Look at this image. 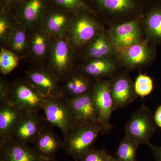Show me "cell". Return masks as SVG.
<instances>
[{"label": "cell", "mask_w": 161, "mask_h": 161, "mask_svg": "<svg viewBox=\"0 0 161 161\" xmlns=\"http://www.w3.org/2000/svg\"><path fill=\"white\" fill-rule=\"evenodd\" d=\"M106 133L99 121L76 120L71 129L63 137V148L67 155L80 161L89 150L94 148L96 139Z\"/></svg>", "instance_id": "cell-1"}, {"label": "cell", "mask_w": 161, "mask_h": 161, "mask_svg": "<svg viewBox=\"0 0 161 161\" xmlns=\"http://www.w3.org/2000/svg\"><path fill=\"white\" fill-rule=\"evenodd\" d=\"M98 15L120 23L142 17L144 4L142 0H86Z\"/></svg>", "instance_id": "cell-2"}, {"label": "cell", "mask_w": 161, "mask_h": 161, "mask_svg": "<svg viewBox=\"0 0 161 161\" xmlns=\"http://www.w3.org/2000/svg\"><path fill=\"white\" fill-rule=\"evenodd\" d=\"M75 51L65 37L52 36L51 44L44 65L62 81L76 67Z\"/></svg>", "instance_id": "cell-3"}, {"label": "cell", "mask_w": 161, "mask_h": 161, "mask_svg": "<svg viewBox=\"0 0 161 161\" xmlns=\"http://www.w3.org/2000/svg\"><path fill=\"white\" fill-rule=\"evenodd\" d=\"M98 17L86 12L75 14L65 37L75 51L83 49L103 30Z\"/></svg>", "instance_id": "cell-4"}, {"label": "cell", "mask_w": 161, "mask_h": 161, "mask_svg": "<svg viewBox=\"0 0 161 161\" xmlns=\"http://www.w3.org/2000/svg\"><path fill=\"white\" fill-rule=\"evenodd\" d=\"M157 127L152 111L143 104L132 113L125 124V131L126 135L135 141L139 146L149 145Z\"/></svg>", "instance_id": "cell-5"}, {"label": "cell", "mask_w": 161, "mask_h": 161, "mask_svg": "<svg viewBox=\"0 0 161 161\" xmlns=\"http://www.w3.org/2000/svg\"><path fill=\"white\" fill-rule=\"evenodd\" d=\"M47 98L24 79L10 82L8 99L24 112H39L43 110Z\"/></svg>", "instance_id": "cell-6"}, {"label": "cell", "mask_w": 161, "mask_h": 161, "mask_svg": "<svg viewBox=\"0 0 161 161\" xmlns=\"http://www.w3.org/2000/svg\"><path fill=\"white\" fill-rule=\"evenodd\" d=\"M43 111L47 123L59 128L63 137L76 121L66 100L62 97H47Z\"/></svg>", "instance_id": "cell-7"}, {"label": "cell", "mask_w": 161, "mask_h": 161, "mask_svg": "<svg viewBox=\"0 0 161 161\" xmlns=\"http://www.w3.org/2000/svg\"><path fill=\"white\" fill-rule=\"evenodd\" d=\"M24 80L45 97H61L60 80L44 65H33L25 72Z\"/></svg>", "instance_id": "cell-8"}, {"label": "cell", "mask_w": 161, "mask_h": 161, "mask_svg": "<svg viewBox=\"0 0 161 161\" xmlns=\"http://www.w3.org/2000/svg\"><path fill=\"white\" fill-rule=\"evenodd\" d=\"M91 92L99 113V121L104 128L106 133H109L113 127L110 124V119L115 111L110 91L109 80L103 79L96 80Z\"/></svg>", "instance_id": "cell-9"}, {"label": "cell", "mask_w": 161, "mask_h": 161, "mask_svg": "<svg viewBox=\"0 0 161 161\" xmlns=\"http://www.w3.org/2000/svg\"><path fill=\"white\" fill-rule=\"evenodd\" d=\"M141 19L137 18L119 23L110 29L107 35L116 52L142 41Z\"/></svg>", "instance_id": "cell-10"}, {"label": "cell", "mask_w": 161, "mask_h": 161, "mask_svg": "<svg viewBox=\"0 0 161 161\" xmlns=\"http://www.w3.org/2000/svg\"><path fill=\"white\" fill-rule=\"evenodd\" d=\"M75 14L49 3L40 25L51 36L65 37Z\"/></svg>", "instance_id": "cell-11"}, {"label": "cell", "mask_w": 161, "mask_h": 161, "mask_svg": "<svg viewBox=\"0 0 161 161\" xmlns=\"http://www.w3.org/2000/svg\"><path fill=\"white\" fill-rule=\"evenodd\" d=\"M117 53L120 64L127 69L132 70L149 64L155 57L156 52L154 47L142 40L119 50Z\"/></svg>", "instance_id": "cell-12"}, {"label": "cell", "mask_w": 161, "mask_h": 161, "mask_svg": "<svg viewBox=\"0 0 161 161\" xmlns=\"http://www.w3.org/2000/svg\"><path fill=\"white\" fill-rule=\"evenodd\" d=\"M47 123L44 115L39 112H26L12 131L9 138L20 144H31Z\"/></svg>", "instance_id": "cell-13"}, {"label": "cell", "mask_w": 161, "mask_h": 161, "mask_svg": "<svg viewBox=\"0 0 161 161\" xmlns=\"http://www.w3.org/2000/svg\"><path fill=\"white\" fill-rule=\"evenodd\" d=\"M110 78V91L115 111L126 108L137 98L134 83L126 72L119 71Z\"/></svg>", "instance_id": "cell-14"}, {"label": "cell", "mask_w": 161, "mask_h": 161, "mask_svg": "<svg viewBox=\"0 0 161 161\" xmlns=\"http://www.w3.org/2000/svg\"><path fill=\"white\" fill-rule=\"evenodd\" d=\"M52 42V36L40 25L28 31V49L26 58L33 65H44Z\"/></svg>", "instance_id": "cell-15"}, {"label": "cell", "mask_w": 161, "mask_h": 161, "mask_svg": "<svg viewBox=\"0 0 161 161\" xmlns=\"http://www.w3.org/2000/svg\"><path fill=\"white\" fill-rule=\"evenodd\" d=\"M49 0H25L13 10L17 21L28 31L40 25Z\"/></svg>", "instance_id": "cell-16"}, {"label": "cell", "mask_w": 161, "mask_h": 161, "mask_svg": "<svg viewBox=\"0 0 161 161\" xmlns=\"http://www.w3.org/2000/svg\"><path fill=\"white\" fill-rule=\"evenodd\" d=\"M75 69L88 78L95 80L111 78L119 72L117 61L112 57H106L85 60Z\"/></svg>", "instance_id": "cell-17"}, {"label": "cell", "mask_w": 161, "mask_h": 161, "mask_svg": "<svg viewBox=\"0 0 161 161\" xmlns=\"http://www.w3.org/2000/svg\"><path fill=\"white\" fill-rule=\"evenodd\" d=\"M95 82L75 69L60 81V96L67 98L86 94L92 92Z\"/></svg>", "instance_id": "cell-18"}, {"label": "cell", "mask_w": 161, "mask_h": 161, "mask_svg": "<svg viewBox=\"0 0 161 161\" xmlns=\"http://www.w3.org/2000/svg\"><path fill=\"white\" fill-rule=\"evenodd\" d=\"M54 128L53 126L47 123L31 143L42 157L54 158L58 150L63 148V140L55 133Z\"/></svg>", "instance_id": "cell-19"}, {"label": "cell", "mask_w": 161, "mask_h": 161, "mask_svg": "<svg viewBox=\"0 0 161 161\" xmlns=\"http://www.w3.org/2000/svg\"><path fill=\"white\" fill-rule=\"evenodd\" d=\"M26 113L9 99L0 100V144L9 138Z\"/></svg>", "instance_id": "cell-20"}, {"label": "cell", "mask_w": 161, "mask_h": 161, "mask_svg": "<svg viewBox=\"0 0 161 161\" xmlns=\"http://www.w3.org/2000/svg\"><path fill=\"white\" fill-rule=\"evenodd\" d=\"M142 18L148 41L161 44V1L144 5Z\"/></svg>", "instance_id": "cell-21"}, {"label": "cell", "mask_w": 161, "mask_h": 161, "mask_svg": "<svg viewBox=\"0 0 161 161\" xmlns=\"http://www.w3.org/2000/svg\"><path fill=\"white\" fill-rule=\"evenodd\" d=\"M41 157L33 147L9 138L0 144V161H39Z\"/></svg>", "instance_id": "cell-22"}, {"label": "cell", "mask_w": 161, "mask_h": 161, "mask_svg": "<svg viewBox=\"0 0 161 161\" xmlns=\"http://www.w3.org/2000/svg\"><path fill=\"white\" fill-rule=\"evenodd\" d=\"M65 99L75 120L99 121V113L93 101L92 92Z\"/></svg>", "instance_id": "cell-23"}, {"label": "cell", "mask_w": 161, "mask_h": 161, "mask_svg": "<svg viewBox=\"0 0 161 161\" xmlns=\"http://www.w3.org/2000/svg\"><path fill=\"white\" fill-rule=\"evenodd\" d=\"M85 60L106 57H113L117 53L103 30L99 32L83 48Z\"/></svg>", "instance_id": "cell-24"}, {"label": "cell", "mask_w": 161, "mask_h": 161, "mask_svg": "<svg viewBox=\"0 0 161 161\" xmlns=\"http://www.w3.org/2000/svg\"><path fill=\"white\" fill-rule=\"evenodd\" d=\"M28 31L17 22L11 35L4 47L21 59L26 58L28 49Z\"/></svg>", "instance_id": "cell-25"}, {"label": "cell", "mask_w": 161, "mask_h": 161, "mask_svg": "<svg viewBox=\"0 0 161 161\" xmlns=\"http://www.w3.org/2000/svg\"><path fill=\"white\" fill-rule=\"evenodd\" d=\"M139 146L129 136H124L119 142L115 156L120 161H137L136 160Z\"/></svg>", "instance_id": "cell-26"}, {"label": "cell", "mask_w": 161, "mask_h": 161, "mask_svg": "<svg viewBox=\"0 0 161 161\" xmlns=\"http://www.w3.org/2000/svg\"><path fill=\"white\" fill-rule=\"evenodd\" d=\"M17 21L13 10H0V42L4 47L11 35Z\"/></svg>", "instance_id": "cell-27"}, {"label": "cell", "mask_w": 161, "mask_h": 161, "mask_svg": "<svg viewBox=\"0 0 161 161\" xmlns=\"http://www.w3.org/2000/svg\"><path fill=\"white\" fill-rule=\"evenodd\" d=\"M49 3L75 14L86 12L98 16L97 13L91 8L86 0H49Z\"/></svg>", "instance_id": "cell-28"}, {"label": "cell", "mask_w": 161, "mask_h": 161, "mask_svg": "<svg viewBox=\"0 0 161 161\" xmlns=\"http://www.w3.org/2000/svg\"><path fill=\"white\" fill-rule=\"evenodd\" d=\"M20 58L13 52L4 47L0 51V71L2 75H6L16 68Z\"/></svg>", "instance_id": "cell-29"}, {"label": "cell", "mask_w": 161, "mask_h": 161, "mask_svg": "<svg viewBox=\"0 0 161 161\" xmlns=\"http://www.w3.org/2000/svg\"><path fill=\"white\" fill-rule=\"evenodd\" d=\"M134 86L137 96L144 97L152 92L153 88V82L149 76L140 74L136 79Z\"/></svg>", "instance_id": "cell-30"}, {"label": "cell", "mask_w": 161, "mask_h": 161, "mask_svg": "<svg viewBox=\"0 0 161 161\" xmlns=\"http://www.w3.org/2000/svg\"><path fill=\"white\" fill-rule=\"evenodd\" d=\"M111 155L104 149L93 148L86 152L79 161H108Z\"/></svg>", "instance_id": "cell-31"}, {"label": "cell", "mask_w": 161, "mask_h": 161, "mask_svg": "<svg viewBox=\"0 0 161 161\" xmlns=\"http://www.w3.org/2000/svg\"><path fill=\"white\" fill-rule=\"evenodd\" d=\"M25 0H0V10H13Z\"/></svg>", "instance_id": "cell-32"}, {"label": "cell", "mask_w": 161, "mask_h": 161, "mask_svg": "<svg viewBox=\"0 0 161 161\" xmlns=\"http://www.w3.org/2000/svg\"><path fill=\"white\" fill-rule=\"evenodd\" d=\"M10 82L3 78L0 79V100L8 99Z\"/></svg>", "instance_id": "cell-33"}, {"label": "cell", "mask_w": 161, "mask_h": 161, "mask_svg": "<svg viewBox=\"0 0 161 161\" xmlns=\"http://www.w3.org/2000/svg\"><path fill=\"white\" fill-rule=\"evenodd\" d=\"M150 147L155 161H161V146H155L150 143Z\"/></svg>", "instance_id": "cell-34"}, {"label": "cell", "mask_w": 161, "mask_h": 161, "mask_svg": "<svg viewBox=\"0 0 161 161\" xmlns=\"http://www.w3.org/2000/svg\"><path fill=\"white\" fill-rule=\"evenodd\" d=\"M154 119L157 126L161 128V105L156 110Z\"/></svg>", "instance_id": "cell-35"}, {"label": "cell", "mask_w": 161, "mask_h": 161, "mask_svg": "<svg viewBox=\"0 0 161 161\" xmlns=\"http://www.w3.org/2000/svg\"><path fill=\"white\" fill-rule=\"evenodd\" d=\"M39 161H58V159L56 157L54 158H45L41 157Z\"/></svg>", "instance_id": "cell-36"}, {"label": "cell", "mask_w": 161, "mask_h": 161, "mask_svg": "<svg viewBox=\"0 0 161 161\" xmlns=\"http://www.w3.org/2000/svg\"><path fill=\"white\" fill-rule=\"evenodd\" d=\"M108 161H120L116 156L115 155L112 156L111 155Z\"/></svg>", "instance_id": "cell-37"}, {"label": "cell", "mask_w": 161, "mask_h": 161, "mask_svg": "<svg viewBox=\"0 0 161 161\" xmlns=\"http://www.w3.org/2000/svg\"><path fill=\"white\" fill-rule=\"evenodd\" d=\"M161 0H142L143 3L144 5L149 3H152V2H157V1H161Z\"/></svg>", "instance_id": "cell-38"}, {"label": "cell", "mask_w": 161, "mask_h": 161, "mask_svg": "<svg viewBox=\"0 0 161 161\" xmlns=\"http://www.w3.org/2000/svg\"></svg>", "instance_id": "cell-39"}]
</instances>
